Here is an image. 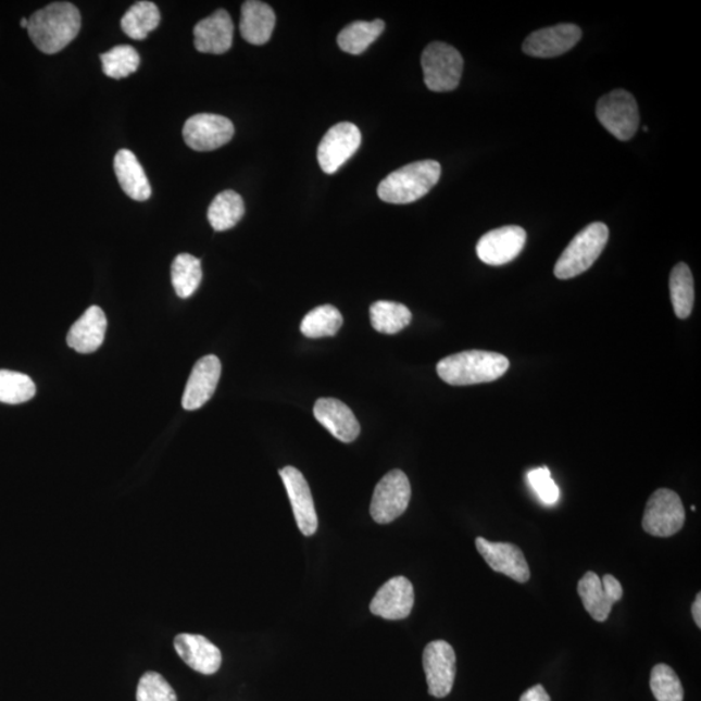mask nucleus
I'll return each mask as SVG.
<instances>
[{"label": "nucleus", "mask_w": 701, "mask_h": 701, "mask_svg": "<svg viewBox=\"0 0 701 701\" xmlns=\"http://www.w3.org/2000/svg\"><path fill=\"white\" fill-rule=\"evenodd\" d=\"M650 686L658 701H684V686L669 665L659 664L653 667Z\"/></svg>", "instance_id": "34"}, {"label": "nucleus", "mask_w": 701, "mask_h": 701, "mask_svg": "<svg viewBox=\"0 0 701 701\" xmlns=\"http://www.w3.org/2000/svg\"><path fill=\"white\" fill-rule=\"evenodd\" d=\"M412 322V313L404 304L379 300L371 306V323L383 334H397Z\"/></svg>", "instance_id": "29"}, {"label": "nucleus", "mask_w": 701, "mask_h": 701, "mask_svg": "<svg viewBox=\"0 0 701 701\" xmlns=\"http://www.w3.org/2000/svg\"><path fill=\"white\" fill-rule=\"evenodd\" d=\"M692 617L700 629L701 627V593L700 592L697 596L696 602H693L692 604Z\"/></svg>", "instance_id": "38"}, {"label": "nucleus", "mask_w": 701, "mask_h": 701, "mask_svg": "<svg viewBox=\"0 0 701 701\" xmlns=\"http://www.w3.org/2000/svg\"><path fill=\"white\" fill-rule=\"evenodd\" d=\"M427 89L434 92L455 90L464 70L460 52L447 43L434 42L426 47L421 58Z\"/></svg>", "instance_id": "5"}, {"label": "nucleus", "mask_w": 701, "mask_h": 701, "mask_svg": "<svg viewBox=\"0 0 701 701\" xmlns=\"http://www.w3.org/2000/svg\"><path fill=\"white\" fill-rule=\"evenodd\" d=\"M510 370V360L497 352L464 351L440 360L438 376L452 386L492 383Z\"/></svg>", "instance_id": "2"}, {"label": "nucleus", "mask_w": 701, "mask_h": 701, "mask_svg": "<svg viewBox=\"0 0 701 701\" xmlns=\"http://www.w3.org/2000/svg\"><path fill=\"white\" fill-rule=\"evenodd\" d=\"M610 238V229L603 223H592L579 231L558 260L555 276L559 279H571L589 271Z\"/></svg>", "instance_id": "4"}, {"label": "nucleus", "mask_w": 701, "mask_h": 701, "mask_svg": "<svg viewBox=\"0 0 701 701\" xmlns=\"http://www.w3.org/2000/svg\"><path fill=\"white\" fill-rule=\"evenodd\" d=\"M436 160H421L390 173L378 186V197L390 204H410L424 198L440 178Z\"/></svg>", "instance_id": "3"}, {"label": "nucleus", "mask_w": 701, "mask_h": 701, "mask_svg": "<svg viewBox=\"0 0 701 701\" xmlns=\"http://www.w3.org/2000/svg\"><path fill=\"white\" fill-rule=\"evenodd\" d=\"M527 479H529L531 489L536 491L540 502L546 505H553L559 502L560 490L555 480L551 477L549 467H537V470L530 471L527 474Z\"/></svg>", "instance_id": "36"}, {"label": "nucleus", "mask_w": 701, "mask_h": 701, "mask_svg": "<svg viewBox=\"0 0 701 701\" xmlns=\"http://www.w3.org/2000/svg\"><path fill=\"white\" fill-rule=\"evenodd\" d=\"M107 318L102 309L92 305L71 327L66 343L79 353H91L103 345Z\"/></svg>", "instance_id": "22"}, {"label": "nucleus", "mask_w": 701, "mask_h": 701, "mask_svg": "<svg viewBox=\"0 0 701 701\" xmlns=\"http://www.w3.org/2000/svg\"><path fill=\"white\" fill-rule=\"evenodd\" d=\"M36 396V385L26 374L0 371V402L22 404Z\"/></svg>", "instance_id": "33"}, {"label": "nucleus", "mask_w": 701, "mask_h": 701, "mask_svg": "<svg viewBox=\"0 0 701 701\" xmlns=\"http://www.w3.org/2000/svg\"><path fill=\"white\" fill-rule=\"evenodd\" d=\"M315 417L320 424L326 427L331 436L340 442L351 443L359 437L360 425L353 412L340 400L331 398L318 399L315 409Z\"/></svg>", "instance_id": "21"}, {"label": "nucleus", "mask_w": 701, "mask_h": 701, "mask_svg": "<svg viewBox=\"0 0 701 701\" xmlns=\"http://www.w3.org/2000/svg\"><path fill=\"white\" fill-rule=\"evenodd\" d=\"M669 287L674 313L680 320L689 318L696 302V289L689 265L679 263L674 266Z\"/></svg>", "instance_id": "26"}, {"label": "nucleus", "mask_w": 701, "mask_h": 701, "mask_svg": "<svg viewBox=\"0 0 701 701\" xmlns=\"http://www.w3.org/2000/svg\"><path fill=\"white\" fill-rule=\"evenodd\" d=\"M28 33L39 51L57 53L65 49L82 29V15L75 4L55 2L28 18Z\"/></svg>", "instance_id": "1"}, {"label": "nucleus", "mask_w": 701, "mask_h": 701, "mask_svg": "<svg viewBox=\"0 0 701 701\" xmlns=\"http://www.w3.org/2000/svg\"><path fill=\"white\" fill-rule=\"evenodd\" d=\"M28 18H22V22H20V25H22V28L28 29Z\"/></svg>", "instance_id": "39"}, {"label": "nucleus", "mask_w": 701, "mask_h": 701, "mask_svg": "<svg viewBox=\"0 0 701 701\" xmlns=\"http://www.w3.org/2000/svg\"><path fill=\"white\" fill-rule=\"evenodd\" d=\"M113 166H115L118 184L126 196L137 202H145L151 197L149 178H147L143 166L140 165L135 153L129 150H120Z\"/></svg>", "instance_id": "24"}, {"label": "nucleus", "mask_w": 701, "mask_h": 701, "mask_svg": "<svg viewBox=\"0 0 701 701\" xmlns=\"http://www.w3.org/2000/svg\"><path fill=\"white\" fill-rule=\"evenodd\" d=\"M476 547L480 556L493 572L505 574L506 577L525 584L530 579L529 564L523 551L512 543L490 542L483 537L476 539Z\"/></svg>", "instance_id": "15"}, {"label": "nucleus", "mask_w": 701, "mask_h": 701, "mask_svg": "<svg viewBox=\"0 0 701 701\" xmlns=\"http://www.w3.org/2000/svg\"><path fill=\"white\" fill-rule=\"evenodd\" d=\"M578 596L590 616L598 623H604L613 605L623 599L624 589L611 574L600 578L597 573L587 572L578 583Z\"/></svg>", "instance_id": "11"}, {"label": "nucleus", "mask_w": 701, "mask_h": 701, "mask_svg": "<svg viewBox=\"0 0 701 701\" xmlns=\"http://www.w3.org/2000/svg\"><path fill=\"white\" fill-rule=\"evenodd\" d=\"M427 689L434 698L449 697L456 677V653L445 640H434L423 654Z\"/></svg>", "instance_id": "9"}, {"label": "nucleus", "mask_w": 701, "mask_h": 701, "mask_svg": "<svg viewBox=\"0 0 701 701\" xmlns=\"http://www.w3.org/2000/svg\"><path fill=\"white\" fill-rule=\"evenodd\" d=\"M222 363L218 358L209 355L199 360L187 380L183 406L186 411H196L209 402L216 391Z\"/></svg>", "instance_id": "18"}, {"label": "nucleus", "mask_w": 701, "mask_h": 701, "mask_svg": "<svg viewBox=\"0 0 701 701\" xmlns=\"http://www.w3.org/2000/svg\"><path fill=\"white\" fill-rule=\"evenodd\" d=\"M137 701H177V696L162 674L147 672L139 679Z\"/></svg>", "instance_id": "35"}, {"label": "nucleus", "mask_w": 701, "mask_h": 701, "mask_svg": "<svg viewBox=\"0 0 701 701\" xmlns=\"http://www.w3.org/2000/svg\"><path fill=\"white\" fill-rule=\"evenodd\" d=\"M245 202L236 191L220 192L209 209V222L216 231L234 228L245 215Z\"/></svg>", "instance_id": "25"}, {"label": "nucleus", "mask_w": 701, "mask_h": 701, "mask_svg": "<svg viewBox=\"0 0 701 701\" xmlns=\"http://www.w3.org/2000/svg\"><path fill=\"white\" fill-rule=\"evenodd\" d=\"M597 116L600 124L619 140L631 139L638 130V104L629 91L614 90L600 98Z\"/></svg>", "instance_id": "7"}, {"label": "nucleus", "mask_w": 701, "mask_h": 701, "mask_svg": "<svg viewBox=\"0 0 701 701\" xmlns=\"http://www.w3.org/2000/svg\"><path fill=\"white\" fill-rule=\"evenodd\" d=\"M526 243V231L520 226H503L486 233L477 243V255L487 265L509 264L523 251Z\"/></svg>", "instance_id": "13"}, {"label": "nucleus", "mask_w": 701, "mask_h": 701, "mask_svg": "<svg viewBox=\"0 0 701 701\" xmlns=\"http://www.w3.org/2000/svg\"><path fill=\"white\" fill-rule=\"evenodd\" d=\"M229 118L213 113H199L185 123L184 139L193 151H213L229 143L234 137Z\"/></svg>", "instance_id": "12"}, {"label": "nucleus", "mask_w": 701, "mask_h": 701, "mask_svg": "<svg viewBox=\"0 0 701 701\" xmlns=\"http://www.w3.org/2000/svg\"><path fill=\"white\" fill-rule=\"evenodd\" d=\"M362 145V133L352 123H339L327 130L320 142L317 159L327 175H334L340 166L355 155Z\"/></svg>", "instance_id": "10"}, {"label": "nucleus", "mask_w": 701, "mask_h": 701, "mask_svg": "<svg viewBox=\"0 0 701 701\" xmlns=\"http://www.w3.org/2000/svg\"><path fill=\"white\" fill-rule=\"evenodd\" d=\"M685 521V506L678 493L660 489L647 502L642 526L650 536L667 538L680 531Z\"/></svg>", "instance_id": "8"}, {"label": "nucleus", "mask_w": 701, "mask_h": 701, "mask_svg": "<svg viewBox=\"0 0 701 701\" xmlns=\"http://www.w3.org/2000/svg\"><path fill=\"white\" fill-rule=\"evenodd\" d=\"M413 605H415V590L411 580L396 577L380 587L370 608L374 616L397 621L409 617Z\"/></svg>", "instance_id": "16"}, {"label": "nucleus", "mask_w": 701, "mask_h": 701, "mask_svg": "<svg viewBox=\"0 0 701 701\" xmlns=\"http://www.w3.org/2000/svg\"><path fill=\"white\" fill-rule=\"evenodd\" d=\"M343 324V317L333 305H320L303 318L300 331L311 339L334 337Z\"/></svg>", "instance_id": "31"}, {"label": "nucleus", "mask_w": 701, "mask_h": 701, "mask_svg": "<svg viewBox=\"0 0 701 701\" xmlns=\"http://www.w3.org/2000/svg\"><path fill=\"white\" fill-rule=\"evenodd\" d=\"M175 649L191 669L211 676L218 672L223 663L222 651L203 636L179 634L175 638Z\"/></svg>", "instance_id": "19"}, {"label": "nucleus", "mask_w": 701, "mask_h": 701, "mask_svg": "<svg viewBox=\"0 0 701 701\" xmlns=\"http://www.w3.org/2000/svg\"><path fill=\"white\" fill-rule=\"evenodd\" d=\"M159 9L152 2H137L133 4L122 18V29L126 36L137 41H142L160 24Z\"/></svg>", "instance_id": "28"}, {"label": "nucleus", "mask_w": 701, "mask_h": 701, "mask_svg": "<svg viewBox=\"0 0 701 701\" xmlns=\"http://www.w3.org/2000/svg\"><path fill=\"white\" fill-rule=\"evenodd\" d=\"M234 25L225 10H218L193 28V45L199 52L222 55L233 45Z\"/></svg>", "instance_id": "20"}, {"label": "nucleus", "mask_w": 701, "mask_h": 701, "mask_svg": "<svg viewBox=\"0 0 701 701\" xmlns=\"http://www.w3.org/2000/svg\"><path fill=\"white\" fill-rule=\"evenodd\" d=\"M520 701H551V697L542 685H536L524 692V696L521 697Z\"/></svg>", "instance_id": "37"}, {"label": "nucleus", "mask_w": 701, "mask_h": 701, "mask_svg": "<svg viewBox=\"0 0 701 701\" xmlns=\"http://www.w3.org/2000/svg\"><path fill=\"white\" fill-rule=\"evenodd\" d=\"M202 263L190 253H179L172 264V284L179 298H190L202 283Z\"/></svg>", "instance_id": "30"}, {"label": "nucleus", "mask_w": 701, "mask_h": 701, "mask_svg": "<svg viewBox=\"0 0 701 701\" xmlns=\"http://www.w3.org/2000/svg\"><path fill=\"white\" fill-rule=\"evenodd\" d=\"M384 30L385 23L379 18L374 22L352 23L339 33L338 45L340 50L351 55H360L383 35Z\"/></svg>", "instance_id": "27"}, {"label": "nucleus", "mask_w": 701, "mask_h": 701, "mask_svg": "<svg viewBox=\"0 0 701 701\" xmlns=\"http://www.w3.org/2000/svg\"><path fill=\"white\" fill-rule=\"evenodd\" d=\"M100 60H102L104 75L113 79L133 75L140 64L139 53L128 45L113 47L109 52L102 53Z\"/></svg>", "instance_id": "32"}, {"label": "nucleus", "mask_w": 701, "mask_h": 701, "mask_svg": "<svg viewBox=\"0 0 701 701\" xmlns=\"http://www.w3.org/2000/svg\"><path fill=\"white\" fill-rule=\"evenodd\" d=\"M275 26L276 13L271 5L258 0L243 3L239 29L245 41L255 46L265 45L270 41Z\"/></svg>", "instance_id": "23"}, {"label": "nucleus", "mask_w": 701, "mask_h": 701, "mask_svg": "<svg viewBox=\"0 0 701 701\" xmlns=\"http://www.w3.org/2000/svg\"><path fill=\"white\" fill-rule=\"evenodd\" d=\"M412 496L409 477L396 470L386 474L374 490L371 514L377 524H390L409 509Z\"/></svg>", "instance_id": "6"}, {"label": "nucleus", "mask_w": 701, "mask_h": 701, "mask_svg": "<svg viewBox=\"0 0 701 701\" xmlns=\"http://www.w3.org/2000/svg\"><path fill=\"white\" fill-rule=\"evenodd\" d=\"M583 37V30L574 24H559L531 33L525 39L523 50L534 58H556L571 51Z\"/></svg>", "instance_id": "17"}, {"label": "nucleus", "mask_w": 701, "mask_h": 701, "mask_svg": "<svg viewBox=\"0 0 701 701\" xmlns=\"http://www.w3.org/2000/svg\"><path fill=\"white\" fill-rule=\"evenodd\" d=\"M279 476L284 480L299 530L305 537L313 536L317 531L318 518L309 483L293 466H285L279 471Z\"/></svg>", "instance_id": "14"}]
</instances>
